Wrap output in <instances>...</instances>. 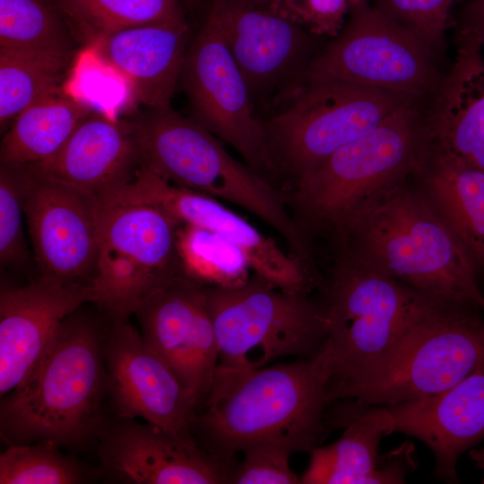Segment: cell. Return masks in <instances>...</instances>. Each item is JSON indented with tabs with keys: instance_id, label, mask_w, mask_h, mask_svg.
<instances>
[{
	"instance_id": "1",
	"label": "cell",
	"mask_w": 484,
	"mask_h": 484,
	"mask_svg": "<svg viewBox=\"0 0 484 484\" xmlns=\"http://www.w3.org/2000/svg\"><path fill=\"white\" fill-rule=\"evenodd\" d=\"M332 371L327 340L313 357L271 367L218 364L193 430L206 452L233 468L238 453L260 443L281 445L292 454L311 452L325 432Z\"/></svg>"
},
{
	"instance_id": "2",
	"label": "cell",
	"mask_w": 484,
	"mask_h": 484,
	"mask_svg": "<svg viewBox=\"0 0 484 484\" xmlns=\"http://www.w3.org/2000/svg\"><path fill=\"white\" fill-rule=\"evenodd\" d=\"M404 178L371 196L331 230L341 253L421 292L484 312V290L464 247L424 191Z\"/></svg>"
},
{
	"instance_id": "3",
	"label": "cell",
	"mask_w": 484,
	"mask_h": 484,
	"mask_svg": "<svg viewBox=\"0 0 484 484\" xmlns=\"http://www.w3.org/2000/svg\"><path fill=\"white\" fill-rule=\"evenodd\" d=\"M72 315L27 379L2 399L1 435L11 445H77L97 428L108 385L105 339L91 320Z\"/></svg>"
},
{
	"instance_id": "4",
	"label": "cell",
	"mask_w": 484,
	"mask_h": 484,
	"mask_svg": "<svg viewBox=\"0 0 484 484\" xmlns=\"http://www.w3.org/2000/svg\"><path fill=\"white\" fill-rule=\"evenodd\" d=\"M416 101L404 103L282 190L304 233L306 227L332 230L380 190L420 169L430 142Z\"/></svg>"
},
{
	"instance_id": "5",
	"label": "cell",
	"mask_w": 484,
	"mask_h": 484,
	"mask_svg": "<svg viewBox=\"0 0 484 484\" xmlns=\"http://www.w3.org/2000/svg\"><path fill=\"white\" fill-rule=\"evenodd\" d=\"M482 312L442 301L380 359L336 387L332 401L389 405L444 392L484 367Z\"/></svg>"
},
{
	"instance_id": "6",
	"label": "cell",
	"mask_w": 484,
	"mask_h": 484,
	"mask_svg": "<svg viewBox=\"0 0 484 484\" xmlns=\"http://www.w3.org/2000/svg\"><path fill=\"white\" fill-rule=\"evenodd\" d=\"M280 99L279 110L264 125L273 173L285 177L287 186L404 103L417 100L343 81L302 78L285 88Z\"/></svg>"
},
{
	"instance_id": "7",
	"label": "cell",
	"mask_w": 484,
	"mask_h": 484,
	"mask_svg": "<svg viewBox=\"0 0 484 484\" xmlns=\"http://www.w3.org/2000/svg\"><path fill=\"white\" fill-rule=\"evenodd\" d=\"M442 301L357 256L341 253L323 301L333 355L330 397L336 387L389 351Z\"/></svg>"
},
{
	"instance_id": "8",
	"label": "cell",
	"mask_w": 484,
	"mask_h": 484,
	"mask_svg": "<svg viewBox=\"0 0 484 484\" xmlns=\"http://www.w3.org/2000/svg\"><path fill=\"white\" fill-rule=\"evenodd\" d=\"M219 364L257 368L284 357L310 358L328 337L323 301L281 290L254 273L233 288L203 286Z\"/></svg>"
},
{
	"instance_id": "9",
	"label": "cell",
	"mask_w": 484,
	"mask_h": 484,
	"mask_svg": "<svg viewBox=\"0 0 484 484\" xmlns=\"http://www.w3.org/2000/svg\"><path fill=\"white\" fill-rule=\"evenodd\" d=\"M178 221L142 204H99V248L91 282L95 303L125 321L154 292L185 276Z\"/></svg>"
},
{
	"instance_id": "10",
	"label": "cell",
	"mask_w": 484,
	"mask_h": 484,
	"mask_svg": "<svg viewBox=\"0 0 484 484\" xmlns=\"http://www.w3.org/2000/svg\"><path fill=\"white\" fill-rule=\"evenodd\" d=\"M434 52L367 0H355L343 29L298 78L343 81L418 99L439 85Z\"/></svg>"
},
{
	"instance_id": "11",
	"label": "cell",
	"mask_w": 484,
	"mask_h": 484,
	"mask_svg": "<svg viewBox=\"0 0 484 484\" xmlns=\"http://www.w3.org/2000/svg\"><path fill=\"white\" fill-rule=\"evenodd\" d=\"M179 82L194 120L233 147L262 176L273 173L264 125L254 114L250 91L212 5L187 48Z\"/></svg>"
},
{
	"instance_id": "12",
	"label": "cell",
	"mask_w": 484,
	"mask_h": 484,
	"mask_svg": "<svg viewBox=\"0 0 484 484\" xmlns=\"http://www.w3.org/2000/svg\"><path fill=\"white\" fill-rule=\"evenodd\" d=\"M113 201L151 206L180 224L220 235L241 250L255 274L285 291L308 295L318 281L315 270L284 252L274 239L219 200L170 184L145 168L138 169L134 178L115 194Z\"/></svg>"
},
{
	"instance_id": "13",
	"label": "cell",
	"mask_w": 484,
	"mask_h": 484,
	"mask_svg": "<svg viewBox=\"0 0 484 484\" xmlns=\"http://www.w3.org/2000/svg\"><path fill=\"white\" fill-rule=\"evenodd\" d=\"M27 169L24 213L40 276L91 286L99 257V203Z\"/></svg>"
},
{
	"instance_id": "14",
	"label": "cell",
	"mask_w": 484,
	"mask_h": 484,
	"mask_svg": "<svg viewBox=\"0 0 484 484\" xmlns=\"http://www.w3.org/2000/svg\"><path fill=\"white\" fill-rule=\"evenodd\" d=\"M107 383L122 419L139 417L190 441L198 402L166 360L126 320L104 341Z\"/></svg>"
},
{
	"instance_id": "15",
	"label": "cell",
	"mask_w": 484,
	"mask_h": 484,
	"mask_svg": "<svg viewBox=\"0 0 484 484\" xmlns=\"http://www.w3.org/2000/svg\"><path fill=\"white\" fill-rule=\"evenodd\" d=\"M142 336L196 399L205 402L219 346L203 286L183 276L147 298L134 313Z\"/></svg>"
},
{
	"instance_id": "16",
	"label": "cell",
	"mask_w": 484,
	"mask_h": 484,
	"mask_svg": "<svg viewBox=\"0 0 484 484\" xmlns=\"http://www.w3.org/2000/svg\"><path fill=\"white\" fill-rule=\"evenodd\" d=\"M95 298L91 286L66 285L43 276L1 291V397L27 379L64 320Z\"/></svg>"
},
{
	"instance_id": "17",
	"label": "cell",
	"mask_w": 484,
	"mask_h": 484,
	"mask_svg": "<svg viewBox=\"0 0 484 484\" xmlns=\"http://www.w3.org/2000/svg\"><path fill=\"white\" fill-rule=\"evenodd\" d=\"M25 166L101 203L129 183L140 168L133 120L95 108L58 151Z\"/></svg>"
},
{
	"instance_id": "18",
	"label": "cell",
	"mask_w": 484,
	"mask_h": 484,
	"mask_svg": "<svg viewBox=\"0 0 484 484\" xmlns=\"http://www.w3.org/2000/svg\"><path fill=\"white\" fill-rule=\"evenodd\" d=\"M123 419L100 447L101 460L110 470L139 484L231 483L235 468L215 459L196 441L149 422Z\"/></svg>"
},
{
	"instance_id": "19",
	"label": "cell",
	"mask_w": 484,
	"mask_h": 484,
	"mask_svg": "<svg viewBox=\"0 0 484 484\" xmlns=\"http://www.w3.org/2000/svg\"><path fill=\"white\" fill-rule=\"evenodd\" d=\"M345 427L333 443L317 446L310 454L304 484H399L416 464L414 447L402 444L384 458L378 455L381 439L394 432L392 416L385 405L355 407L348 404L337 417Z\"/></svg>"
},
{
	"instance_id": "20",
	"label": "cell",
	"mask_w": 484,
	"mask_h": 484,
	"mask_svg": "<svg viewBox=\"0 0 484 484\" xmlns=\"http://www.w3.org/2000/svg\"><path fill=\"white\" fill-rule=\"evenodd\" d=\"M394 432L416 437L436 459V475L459 482L460 456L484 437V367L435 395L385 405Z\"/></svg>"
},
{
	"instance_id": "21",
	"label": "cell",
	"mask_w": 484,
	"mask_h": 484,
	"mask_svg": "<svg viewBox=\"0 0 484 484\" xmlns=\"http://www.w3.org/2000/svg\"><path fill=\"white\" fill-rule=\"evenodd\" d=\"M188 25L126 29L85 47L98 64L120 77L133 100L150 108L170 107L188 48Z\"/></svg>"
},
{
	"instance_id": "22",
	"label": "cell",
	"mask_w": 484,
	"mask_h": 484,
	"mask_svg": "<svg viewBox=\"0 0 484 484\" xmlns=\"http://www.w3.org/2000/svg\"><path fill=\"white\" fill-rule=\"evenodd\" d=\"M212 5L252 99L288 79L295 81L307 48L302 28L268 8L244 1L212 0Z\"/></svg>"
},
{
	"instance_id": "23",
	"label": "cell",
	"mask_w": 484,
	"mask_h": 484,
	"mask_svg": "<svg viewBox=\"0 0 484 484\" xmlns=\"http://www.w3.org/2000/svg\"><path fill=\"white\" fill-rule=\"evenodd\" d=\"M454 64L437 87L427 128L434 147L484 172L483 45L457 34Z\"/></svg>"
},
{
	"instance_id": "24",
	"label": "cell",
	"mask_w": 484,
	"mask_h": 484,
	"mask_svg": "<svg viewBox=\"0 0 484 484\" xmlns=\"http://www.w3.org/2000/svg\"><path fill=\"white\" fill-rule=\"evenodd\" d=\"M431 156L423 191L484 279V172L436 147Z\"/></svg>"
},
{
	"instance_id": "25",
	"label": "cell",
	"mask_w": 484,
	"mask_h": 484,
	"mask_svg": "<svg viewBox=\"0 0 484 484\" xmlns=\"http://www.w3.org/2000/svg\"><path fill=\"white\" fill-rule=\"evenodd\" d=\"M94 109L63 87L52 91L13 121L1 141L0 161L26 165L49 158Z\"/></svg>"
},
{
	"instance_id": "26",
	"label": "cell",
	"mask_w": 484,
	"mask_h": 484,
	"mask_svg": "<svg viewBox=\"0 0 484 484\" xmlns=\"http://www.w3.org/2000/svg\"><path fill=\"white\" fill-rule=\"evenodd\" d=\"M75 40L87 47L120 30L147 25H188L178 0H51Z\"/></svg>"
},
{
	"instance_id": "27",
	"label": "cell",
	"mask_w": 484,
	"mask_h": 484,
	"mask_svg": "<svg viewBox=\"0 0 484 484\" xmlns=\"http://www.w3.org/2000/svg\"><path fill=\"white\" fill-rule=\"evenodd\" d=\"M72 59L0 48L1 133H5L26 108L63 87Z\"/></svg>"
},
{
	"instance_id": "28",
	"label": "cell",
	"mask_w": 484,
	"mask_h": 484,
	"mask_svg": "<svg viewBox=\"0 0 484 484\" xmlns=\"http://www.w3.org/2000/svg\"><path fill=\"white\" fill-rule=\"evenodd\" d=\"M76 42L51 0H0V48L73 58Z\"/></svg>"
},
{
	"instance_id": "29",
	"label": "cell",
	"mask_w": 484,
	"mask_h": 484,
	"mask_svg": "<svg viewBox=\"0 0 484 484\" xmlns=\"http://www.w3.org/2000/svg\"><path fill=\"white\" fill-rule=\"evenodd\" d=\"M177 251L183 274L202 286L233 288L251 276V267L241 250L210 230L180 225Z\"/></svg>"
},
{
	"instance_id": "30",
	"label": "cell",
	"mask_w": 484,
	"mask_h": 484,
	"mask_svg": "<svg viewBox=\"0 0 484 484\" xmlns=\"http://www.w3.org/2000/svg\"><path fill=\"white\" fill-rule=\"evenodd\" d=\"M52 441L13 444L0 455L1 484H73L83 481L82 467Z\"/></svg>"
},
{
	"instance_id": "31",
	"label": "cell",
	"mask_w": 484,
	"mask_h": 484,
	"mask_svg": "<svg viewBox=\"0 0 484 484\" xmlns=\"http://www.w3.org/2000/svg\"><path fill=\"white\" fill-rule=\"evenodd\" d=\"M28 169L25 165L0 164V263L3 266L24 264L28 253L22 217Z\"/></svg>"
},
{
	"instance_id": "32",
	"label": "cell",
	"mask_w": 484,
	"mask_h": 484,
	"mask_svg": "<svg viewBox=\"0 0 484 484\" xmlns=\"http://www.w3.org/2000/svg\"><path fill=\"white\" fill-rule=\"evenodd\" d=\"M454 0H373V6L405 27L433 51L443 44Z\"/></svg>"
},
{
	"instance_id": "33",
	"label": "cell",
	"mask_w": 484,
	"mask_h": 484,
	"mask_svg": "<svg viewBox=\"0 0 484 484\" xmlns=\"http://www.w3.org/2000/svg\"><path fill=\"white\" fill-rule=\"evenodd\" d=\"M271 11L315 35L336 37L355 0H266Z\"/></svg>"
},
{
	"instance_id": "34",
	"label": "cell",
	"mask_w": 484,
	"mask_h": 484,
	"mask_svg": "<svg viewBox=\"0 0 484 484\" xmlns=\"http://www.w3.org/2000/svg\"><path fill=\"white\" fill-rule=\"evenodd\" d=\"M244 459L233 471L231 483L298 484L300 478L290 466L292 453L281 445L260 443L246 448Z\"/></svg>"
},
{
	"instance_id": "35",
	"label": "cell",
	"mask_w": 484,
	"mask_h": 484,
	"mask_svg": "<svg viewBox=\"0 0 484 484\" xmlns=\"http://www.w3.org/2000/svg\"><path fill=\"white\" fill-rule=\"evenodd\" d=\"M458 34L484 45V0H473L463 11Z\"/></svg>"
},
{
	"instance_id": "36",
	"label": "cell",
	"mask_w": 484,
	"mask_h": 484,
	"mask_svg": "<svg viewBox=\"0 0 484 484\" xmlns=\"http://www.w3.org/2000/svg\"><path fill=\"white\" fill-rule=\"evenodd\" d=\"M469 456L477 467L484 470V447L477 450H472L470 453Z\"/></svg>"
},
{
	"instance_id": "37",
	"label": "cell",
	"mask_w": 484,
	"mask_h": 484,
	"mask_svg": "<svg viewBox=\"0 0 484 484\" xmlns=\"http://www.w3.org/2000/svg\"><path fill=\"white\" fill-rule=\"evenodd\" d=\"M180 3L183 2L185 4H192L194 3H195L197 0H178Z\"/></svg>"
},
{
	"instance_id": "38",
	"label": "cell",
	"mask_w": 484,
	"mask_h": 484,
	"mask_svg": "<svg viewBox=\"0 0 484 484\" xmlns=\"http://www.w3.org/2000/svg\"><path fill=\"white\" fill-rule=\"evenodd\" d=\"M244 2H257V1H266V0H243Z\"/></svg>"
}]
</instances>
